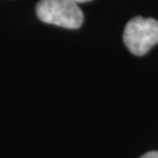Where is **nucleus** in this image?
<instances>
[{
  "instance_id": "nucleus-3",
  "label": "nucleus",
  "mask_w": 158,
  "mask_h": 158,
  "mask_svg": "<svg viewBox=\"0 0 158 158\" xmlns=\"http://www.w3.org/2000/svg\"><path fill=\"white\" fill-rule=\"evenodd\" d=\"M139 158H158V151H149Z\"/></svg>"
},
{
  "instance_id": "nucleus-1",
  "label": "nucleus",
  "mask_w": 158,
  "mask_h": 158,
  "mask_svg": "<svg viewBox=\"0 0 158 158\" xmlns=\"http://www.w3.org/2000/svg\"><path fill=\"white\" fill-rule=\"evenodd\" d=\"M36 15L42 23L69 29L80 28L83 23V13L74 0H40Z\"/></svg>"
},
{
  "instance_id": "nucleus-2",
  "label": "nucleus",
  "mask_w": 158,
  "mask_h": 158,
  "mask_svg": "<svg viewBox=\"0 0 158 158\" xmlns=\"http://www.w3.org/2000/svg\"><path fill=\"white\" fill-rule=\"evenodd\" d=\"M123 42L134 55L147 54L158 44V21L149 18H132L125 26Z\"/></svg>"
},
{
  "instance_id": "nucleus-4",
  "label": "nucleus",
  "mask_w": 158,
  "mask_h": 158,
  "mask_svg": "<svg viewBox=\"0 0 158 158\" xmlns=\"http://www.w3.org/2000/svg\"><path fill=\"white\" fill-rule=\"evenodd\" d=\"M74 1H76L77 4H82V2H87V1H90V0H74Z\"/></svg>"
}]
</instances>
